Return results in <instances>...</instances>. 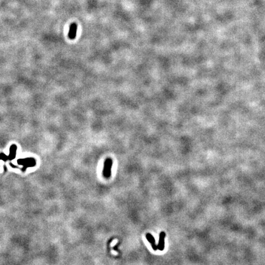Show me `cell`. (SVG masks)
<instances>
[{
	"label": "cell",
	"instance_id": "obj_1",
	"mask_svg": "<svg viewBox=\"0 0 265 265\" xmlns=\"http://www.w3.org/2000/svg\"><path fill=\"white\" fill-rule=\"evenodd\" d=\"M113 160L110 158H107L104 162V169L103 171V174L105 178L108 179L111 176V168L113 166Z\"/></svg>",
	"mask_w": 265,
	"mask_h": 265
},
{
	"label": "cell",
	"instance_id": "obj_2",
	"mask_svg": "<svg viewBox=\"0 0 265 265\" xmlns=\"http://www.w3.org/2000/svg\"><path fill=\"white\" fill-rule=\"evenodd\" d=\"M166 237V234L164 232L162 231L160 234V238H159V242L158 245V249L160 251H163L164 248V238Z\"/></svg>",
	"mask_w": 265,
	"mask_h": 265
},
{
	"label": "cell",
	"instance_id": "obj_3",
	"mask_svg": "<svg viewBox=\"0 0 265 265\" xmlns=\"http://www.w3.org/2000/svg\"><path fill=\"white\" fill-rule=\"evenodd\" d=\"M76 32H77V25L76 23H72L70 26L69 31L68 33V36L71 39H74L76 36Z\"/></svg>",
	"mask_w": 265,
	"mask_h": 265
},
{
	"label": "cell",
	"instance_id": "obj_4",
	"mask_svg": "<svg viewBox=\"0 0 265 265\" xmlns=\"http://www.w3.org/2000/svg\"><path fill=\"white\" fill-rule=\"evenodd\" d=\"M145 237H146V239H147V241H148L150 243L152 249L154 250H157L158 245H157L155 244V240L154 236H153L150 233H147L145 235Z\"/></svg>",
	"mask_w": 265,
	"mask_h": 265
},
{
	"label": "cell",
	"instance_id": "obj_5",
	"mask_svg": "<svg viewBox=\"0 0 265 265\" xmlns=\"http://www.w3.org/2000/svg\"><path fill=\"white\" fill-rule=\"evenodd\" d=\"M17 146L15 145H12L10 147L9 150V155L8 157V159L10 160H13L14 158H15L16 156V152H17Z\"/></svg>",
	"mask_w": 265,
	"mask_h": 265
}]
</instances>
